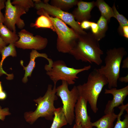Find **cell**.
Wrapping results in <instances>:
<instances>
[{"mask_svg": "<svg viewBox=\"0 0 128 128\" xmlns=\"http://www.w3.org/2000/svg\"><path fill=\"white\" fill-rule=\"evenodd\" d=\"M99 41L91 32L78 34L69 54L77 60L100 65L102 62L101 56L103 52L100 48Z\"/></svg>", "mask_w": 128, "mask_h": 128, "instance_id": "6da1fadb", "label": "cell"}, {"mask_svg": "<svg viewBox=\"0 0 128 128\" xmlns=\"http://www.w3.org/2000/svg\"><path fill=\"white\" fill-rule=\"evenodd\" d=\"M108 84L106 78L95 69L89 74L86 82L76 86L79 96L86 99L95 113L98 110L97 102L104 87Z\"/></svg>", "mask_w": 128, "mask_h": 128, "instance_id": "7a4b0ae2", "label": "cell"}, {"mask_svg": "<svg viewBox=\"0 0 128 128\" xmlns=\"http://www.w3.org/2000/svg\"><path fill=\"white\" fill-rule=\"evenodd\" d=\"M106 54L105 65L101 66L97 70L107 78L109 89L116 88L119 78L122 61L126 54V52L124 47H121L108 50Z\"/></svg>", "mask_w": 128, "mask_h": 128, "instance_id": "3957f363", "label": "cell"}, {"mask_svg": "<svg viewBox=\"0 0 128 128\" xmlns=\"http://www.w3.org/2000/svg\"><path fill=\"white\" fill-rule=\"evenodd\" d=\"M56 85H54L53 88L51 84H49L44 96L34 100L37 104V107L34 112H27L25 114V118L27 122L32 124L41 117L52 121L56 108L54 102L58 99L56 94Z\"/></svg>", "mask_w": 128, "mask_h": 128, "instance_id": "277c9868", "label": "cell"}, {"mask_svg": "<svg viewBox=\"0 0 128 128\" xmlns=\"http://www.w3.org/2000/svg\"><path fill=\"white\" fill-rule=\"evenodd\" d=\"M37 13L40 16H46L52 23L58 36L56 44L58 50L63 53H69L78 37V33L72 28L69 27L60 19L50 16L41 9L37 10Z\"/></svg>", "mask_w": 128, "mask_h": 128, "instance_id": "5b68a950", "label": "cell"}, {"mask_svg": "<svg viewBox=\"0 0 128 128\" xmlns=\"http://www.w3.org/2000/svg\"><path fill=\"white\" fill-rule=\"evenodd\" d=\"M91 68L90 65L79 69L69 67L63 61L60 60L53 61L50 66L46 64L44 67L46 74L55 85H56L57 82L60 80L66 81L69 85H73L75 83V81L79 78L77 76L78 74L89 70Z\"/></svg>", "mask_w": 128, "mask_h": 128, "instance_id": "8992f818", "label": "cell"}, {"mask_svg": "<svg viewBox=\"0 0 128 128\" xmlns=\"http://www.w3.org/2000/svg\"><path fill=\"white\" fill-rule=\"evenodd\" d=\"M68 85L66 81H62L61 84L56 88V94L61 100L63 111L68 123L71 125L75 119L74 108L79 95L76 86L70 91Z\"/></svg>", "mask_w": 128, "mask_h": 128, "instance_id": "52a82bcc", "label": "cell"}, {"mask_svg": "<svg viewBox=\"0 0 128 128\" xmlns=\"http://www.w3.org/2000/svg\"><path fill=\"white\" fill-rule=\"evenodd\" d=\"M34 7L37 10L41 9L49 15L60 19L66 24L70 26L72 28L79 34L87 33L81 29L80 23L75 21L72 14L63 11L48 3H44L42 1L38 3H34Z\"/></svg>", "mask_w": 128, "mask_h": 128, "instance_id": "ba28073f", "label": "cell"}, {"mask_svg": "<svg viewBox=\"0 0 128 128\" xmlns=\"http://www.w3.org/2000/svg\"><path fill=\"white\" fill-rule=\"evenodd\" d=\"M5 5L4 25L9 30L15 32H16L15 25L18 28L23 29L25 26V23L21 16L26 14L25 10L17 5H12L10 0L6 1Z\"/></svg>", "mask_w": 128, "mask_h": 128, "instance_id": "9c48e42d", "label": "cell"}, {"mask_svg": "<svg viewBox=\"0 0 128 128\" xmlns=\"http://www.w3.org/2000/svg\"><path fill=\"white\" fill-rule=\"evenodd\" d=\"M18 33L19 39L14 43L18 48L40 50L45 49L47 45V38L38 35L34 36L33 33L25 29H21Z\"/></svg>", "mask_w": 128, "mask_h": 128, "instance_id": "30bf717a", "label": "cell"}, {"mask_svg": "<svg viewBox=\"0 0 128 128\" xmlns=\"http://www.w3.org/2000/svg\"><path fill=\"white\" fill-rule=\"evenodd\" d=\"M104 93L112 95L113 98L108 101L105 110V114L114 112V108L123 105L124 101L128 95V85L119 89L115 87L105 89Z\"/></svg>", "mask_w": 128, "mask_h": 128, "instance_id": "8fae6325", "label": "cell"}, {"mask_svg": "<svg viewBox=\"0 0 128 128\" xmlns=\"http://www.w3.org/2000/svg\"><path fill=\"white\" fill-rule=\"evenodd\" d=\"M87 101L79 96L74 110L75 124L80 125L82 128H92L91 118L88 114Z\"/></svg>", "mask_w": 128, "mask_h": 128, "instance_id": "7c38bea8", "label": "cell"}, {"mask_svg": "<svg viewBox=\"0 0 128 128\" xmlns=\"http://www.w3.org/2000/svg\"><path fill=\"white\" fill-rule=\"evenodd\" d=\"M78 7L73 12L72 14L77 21L80 23L85 20H88L91 17V12L96 6L95 2L78 1Z\"/></svg>", "mask_w": 128, "mask_h": 128, "instance_id": "4fadbf2b", "label": "cell"}, {"mask_svg": "<svg viewBox=\"0 0 128 128\" xmlns=\"http://www.w3.org/2000/svg\"><path fill=\"white\" fill-rule=\"evenodd\" d=\"M41 57L46 59L48 62V65H51L53 62L52 60L48 58L47 55L45 53H40L37 50L33 49L30 54V60L28 65L26 66L23 65V62L21 60L20 63L25 70V73L22 81L24 83H26L28 80V77H31L32 72L36 66V59L38 57Z\"/></svg>", "mask_w": 128, "mask_h": 128, "instance_id": "5bb4252c", "label": "cell"}, {"mask_svg": "<svg viewBox=\"0 0 128 128\" xmlns=\"http://www.w3.org/2000/svg\"><path fill=\"white\" fill-rule=\"evenodd\" d=\"M1 54L2 58L0 61V76L5 74L7 76L6 78L7 79H12L13 77V75L12 74H7L3 70L2 66L4 60L7 57L9 56L13 57L16 56L17 52L14 44H10L8 46L5 47L1 50Z\"/></svg>", "mask_w": 128, "mask_h": 128, "instance_id": "9a60e30c", "label": "cell"}, {"mask_svg": "<svg viewBox=\"0 0 128 128\" xmlns=\"http://www.w3.org/2000/svg\"><path fill=\"white\" fill-rule=\"evenodd\" d=\"M118 114L114 112L105 114L96 121L92 122V127L96 128H113L114 126V123L117 119Z\"/></svg>", "mask_w": 128, "mask_h": 128, "instance_id": "2e32d148", "label": "cell"}, {"mask_svg": "<svg viewBox=\"0 0 128 128\" xmlns=\"http://www.w3.org/2000/svg\"><path fill=\"white\" fill-rule=\"evenodd\" d=\"M0 37L7 45L14 44L19 39L16 32L11 31L3 23L0 24Z\"/></svg>", "mask_w": 128, "mask_h": 128, "instance_id": "e0dca14e", "label": "cell"}, {"mask_svg": "<svg viewBox=\"0 0 128 128\" xmlns=\"http://www.w3.org/2000/svg\"><path fill=\"white\" fill-rule=\"evenodd\" d=\"M52 121L50 128H61L68 123L62 107L56 108Z\"/></svg>", "mask_w": 128, "mask_h": 128, "instance_id": "ac0fdd59", "label": "cell"}, {"mask_svg": "<svg viewBox=\"0 0 128 128\" xmlns=\"http://www.w3.org/2000/svg\"><path fill=\"white\" fill-rule=\"evenodd\" d=\"M95 2L96 6L100 11L101 16L105 17L108 22L112 17L115 16L112 8L103 0H97Z\"/></svg>", "mask_w": 128, "mask_h": 128, "instance_id": "d6986e66", "label": "cell"}, {"mask_svg": "<svg viewBox=\"0 0 128 128\" xmlns=\"http://www.w3.org/2000/svg\"><path fill=\"white\" fill-rule=\"evenodd\" d=\"M120 110L119 113L118 114L117 121L113 128H128V114H126L124 116V119L121 120V117L123 114L124 110L128 113V103L125 105L123 104L119 106Z\"/></svg>", "mask_w": 128, "mask_h": 128, "instance_id": "ffe728a7", "label": "cell"}, {"mask_svg": "<svg viewBox=\"0 0 128 128\" xmlns=\"http://www.w3.org/2000/svg\"><path fill=\"white\" fill-rule=\"evenodd\" d=\"M31 27L36 28H46L51 29L55 32V27L50 20L46 16L42 15L38 17L35 23H32L30 25Z\"/></svg>", "mask_w": 128, "mask_h": 128, "instance_id": "44dd1931", "label": "cell"}, {"mask_svg": "<svg viewBox=\"0 0 128 128\" xmlns=\"http://www.w3.org/2000/svg\"><path fill=\"white\" fill-rule=\"evenodd\" d=\"M78 1L77 0H51V5L63 11L77 5Z\"/></svg>", "mask_w": 128, "mask_h": 128, "instance_id": "7402d4cb", "label": "cell"}, {"mask_svg": "<svg viewBox=\"0 0 128 128\" xmlns=\"http://www.w3.org/2000/svg\"><path fill=\"white\" fill-rule=\"evenodd\" d=\"M108 23L106 19L101 16L97 21V23L98 27V32L97 34L94 36L99 41L105 37L108 29Z\"/></svg>", "mask_w": 128, "mask_h": 128, "instance_id": "603a6c76", "label": "cell"}, {"mask_svg": "<svg viewBox=\"0 0 128 128\" xmlns=\"http://www.w3.org/2000/svg\"><path fill=\"white\" fill-rule=\"evenodd\" d=\"M112 8L115 15V18L117 19L119 25L118 31L120 34L123 35L122 28L124 26L128 25V20L123 15L119 13L116 9L114 3Z\"/></svg>", "mask_w": 128, "mask_h": 128, "instance_id": "cb8c5ba5", "label": "cell"}, {"mask_svg": "<svg viewBox=\"0 0 128 128\" xmlns=\"http://www.w3.org/2000/svg\"><path fill=\"white\" fill-rule=\"evenodd\" d=\"M11 4L13 5H17L21 7L26 13L30 8L34 7V3L32 0H14Z\"/></svg>", "mask_w": 128, "mask_h": 128, "instance_id": "d4e9b609", "label": "cell"}, {"mask_svg": "<svg viewBox=\"0 0 128 128\" xmlns=\"http://www.w3.org/2000/svg\"><path fill=\"white\" fill-rule=\"evenodd\" d=\"M5 0H0V24L3 23L4 21V16L1 12V10L5 7Z\"/></svg>", "mask_w": 128, "mask_h": 128, "instance_id": "484cf974", "label": "cell"}, {"mask_svg": "<svg viewBox=\"0 0 128 128\" xmlns=\"http://www.w3.org/2000/svg\"><path fill=\"white\" fill-rule=\"evenodd\" d=\"M10 114L8 108H5L2 109L0 106V119L3 121L5 119L6 116Z\"/></svg>", "mask_w": 128, "mask_h": 128, "instance_id": "4316f807", "label": "cell"}, {"mask_svg": "<svg viewBox=\"0 0 128 128\" xmlns=\"http://www.w3.org/2000/svg\"><path fill=\"white\" fill-rule=\"evenodd\" d=\"M90 27L92 33L94 36L96 35L98 33L99 28L97 23L93 22H91Z\"/></svg>", "mask_w": 128, "mask_h": 128, "instance_id": "83f0119b", "label": "cell"}, {"mask_svg": "<svg viewBox=\"0 0 128 128\" xmlns=\"http://www.w3.org/2000/svg\"><path fill=\"white\" fill-rule=\"evenodd\" d=\"M91 22L88 20H85L82 22L80 23V26L81 29H87L90 27Z\"/></svg>", "mask_w": 128, "mask_h": 128, "instance_id": "f1b7e54d", "label": "cell"}, {"mask_svg": "<svg viewBox=\"0 0 128 128\" xmlns=\"http://www.w3.org/2000/svg\"><path fill=\"white\" fill-rule=\"evenodd\" d=\"M123 35L127 39L128 38V26L123 27L122 29Z\"/></svg>", "mask_w": 128, "mask_h": 128, "instance_id": "f546056e", "label": "cell"}, {"mask_svg": "<svg viewBox=\"0 0 128 128\" xmlns=\"http://www.w3.org/2000/svg\"><path fill=\"white\" fill-rule=\"evenodd\" d=\"M122 67L123 69L128 68V58L127 57L122 62Z\"/></svg>", "mask_w": 128, "mask_h": 128, "instance_id": "4dcf8cb0", "label": "cell"}, {"mask_svg": "<svg viewBox=\"0 0 128 128\" xmlns=\"http://www.w3.org/2000/svg\"><path fill=\"white\" fill-rule=\"evenodd\" d=\"M118 80L121 82H124L125 83H128V74L124 77L119 78Z\"/></svg>", "mask_w": 128, "mask_h": 128, "instance_id": "1f68e13d", "label": "cell"}, {"mask_svg": "<svg viewBox=\"0 0 128 128\" xmlns=\"http://www.w3.org/2000/svg\"><path fill=\"white\" fill-rule=\"evenodd\" d=\"M7 45L2 40L0 37V54L2 49Z\"/></svg>", "mask_w": 128, "mask_h": 128, "instance_id": "d6a6232c", "label": "cell"}, {"mask_svg": "<svg viewBox=\"0 0 128 128\" xmlns=\"http://www.w3.org/2000/svg\"><path fill=\"white\" fill-rule=\"evenodd\" d=\"M7 97V95L5 92L3 91L0 93V100H3Z\"/></svg>", "mask_w": 128, "mask_h": 128, "instance_id": "836d02e7", "label": "cell"}, {"mask_svg": "<svg viewBox=\"0 0 128 128\" xmlns=\"http://www.w3.org/2000/svg\"><path fill=\"white\" fill-rule=\"evenodd\" d=\"M75 128H82L81 126L80 125H77L75 124L74 125Z\"/></svg>", "mask_w": 128, "mask_h": 128, "instance_id": "e575fe53", "label": "cell"}, {"mask_svg": "<svg viewBox=\"0 0 128 128\" xmlns=\"http://www.w3.org/2000/svg\"><path fill=\"white\" fill-rule=\"evenodd\" d=\"M33 2H34L35 3H40L41 1V0H33Z\"/></svg>", "mask_w": 128, "mask_h": 128, "instance_id": "d590c367", "label": "cell"}, {"mask_svg": "<svg viewBox=\"0 0 128 128\" xmlns=\"http://www.w3.org/2000/svg\"><path fill=\"white\" fill-rule=\"evenodd\" d=\"M3 91L1 85V82L0 81V93Z\"/></svg>", "mask_w": 128, "mask_h": 128, "instance_id": "8d00e7d4", "label": "cell"}, {"mask_svg": "<svg viewBox=\"0 0 128 128\" xmlns=\"http://www.w3.org/2000/svg\"><path fill=\"white\" fill-rule=\"evenodd\" d=\"M73 128H75V127H74V125L73 126Z\"/></svg>", "mask_w": 128, "mask_h": 128, "instance_id": "74e56055", "label": "cell"}]
</instances>
